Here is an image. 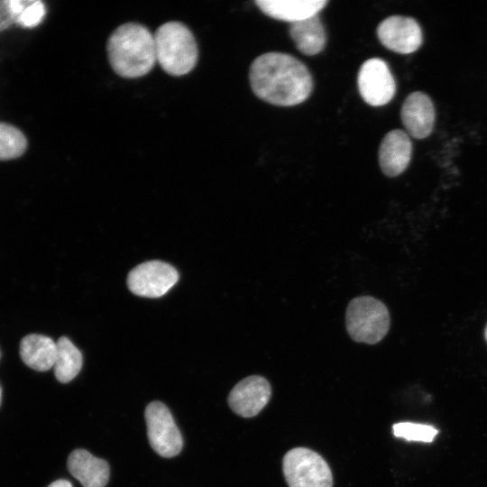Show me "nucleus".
<instances>
[{
  "label": "nucleus",
  "instance_id": "1a4fd4ad",
  "mask_svg": "<svg viewBox=\"0 0 487 487\" xmlns=\"http://www.w3.org/2000/svg\"><path fill=\"white\" fill-rule=\"evenodd\" d=\"M381 43L390 51L400 54L416 51L422 43V32L418 22L407 16L392 15L377 27Z\"/></svg>",
  "mask_w": 487,
  "mask_h": 487
},
{
  "label": "nucleus",
  "instance_id": "aec40b11",
  "mask_svg": "<svg viewBox=\"0 0 487 487\" xmlns=\"http://www.w3.org/2000/svg\"><path fill=\"white\" fill-rule=\"evenodd\" d=\"M45 6L42 2L26 0L23 11L16 18L15 23L27 28L37 26L45 15Z\"/></svg>",
  "mask_w": 487,
  "mask_h": 487
},
{
  "label": "nucleus",
  "instance_id": "4468645a",
  "mask_svg": "<svg viewBox=\"0 0 487 487\" xmlns=\"http://www.w3.org/2000/svg\"><path fill=\"white\" fill-rule=\"evenodd\" d=\"M326 0H256L255 4L266 15L289 23L308 19L327 5Z\"/></svg>",
  "mask_w": 487,
  "mask_h": 487
},
{
  "label": "nucleus",
  "instance_id": "39448f33",
  "mask_svg": "<svg viewBox=\"0 0 487 487\" xmlns=\"http://www.w3.org/2000/svg\"><path fill=\"white\" fill-rule=\"evenodd\" d=\"M282 471L289 487H333L326 461L307 447H295L283 456Z\"/></svg>",
  "mask_w": 487,
  "mask_h": 487
},
{
  "label": "nucleus",
  "instance_id": "20e7f679",
  "mask_svg": "<svg viewBox=\"0 0 487 487\" xmlns=\"http://www.w3.org/2000/svg\"><path fill=\"white\" fill-rule=\"evenodd\" d=\"M390 324L389 310L381 300L372 296H360L348 303L345 326L354 341L375 345L387 335Z\"/></svg>",
  "mask_w": 487,
  "mask_h": 487
},
{
  "label": "nucleus",
  "instance_id": "4be33fe9",
  "mask_svg": "<svg viewBox=\"0 0 487 487\" xmlns=\"http://www.w3.org/2000/svg\"><path fill=\"white\" fill-rule=\"evenodd\" d=\"M48 487H72V484L67 480L60 479L51 482Z\"/></svg>",
  "mask_w": 487,
  "mask_h": 487
},
{
  "label": "nucleus",
  "instance_id": "b1692460",
  "mask_svg": "<svg viewBox=\"0 0 487 487\" xmlns=\"http://www.w3.org/2000/svg\"><path fill=\"white\" fill-rule=\"evenodd\" d=\"M1 395H2V390H1V387H0V402H1Z\"/></svg>",
  "mask_w": 487,
  "mask_h": 487
},
{
  "label": "nucleus",
  "instance_id": "423d86ee",
  "mask_svg": "<svg viewBox=\"0 0 487 487\" xmlns=\"http://www.w3.org/2000/svg\"><path fill=\"white\" fill-rule=\"evenodd\" d=\"M147 436L152 448L161 456L170 458L182 449V436L167 406L158 400L145 408Z\"/></svg>",
  "mask_w": 487,
  "mask_h": 487
},
{
  "label": "nucleus",
  "instance_id": "9d476101",
  "mask_svg": "<svg viewBox=\"0 0 487 487\" xmlns=\"http://www.w3.org/2000/svg\"><path fill=\"white\" fill-rule=\"evenodd\" d=\"M271 396L268 380L261 375H251L240 381L228 395V405L238 416L252 418L260 413Z\"/></svg>",
  "mask_w": 487,
  "mask_h": 487
},
{
  "label": "nucleus",
  "instance_id": "f8f14e48",
  "mask_svg": "<svg viewBox=\"0 0 487 487\" xmlns=\"http://www.w3.org/2000/svg\"><path fill=\"white\" fill-rule=\"evenodd\" d=\"M412 153V143L409 134L400 129L389 132L379 148V164L388 177L401 174L408 167Z\"/></svg>",
  "mask_w": 487,
  "mask_h": 487
},
{
  "label": "nucleus",
  "instance_id": "ddd939ff",
  "mask_svg": "<svg viewBox=\"0 0 487 487\" xmlns=\"http://www.w3.org/2000/svg\"><path fill=\"white\" fill-rule=\"evenodd\" d=\"M67 466L83 487H105L109 480L110 468L107 462L85 449L72 451L68 457Z\"/></svg>",
  "mask_w": 487,
  "mask_h": 487
},
{
  "label": "nucleus",
  "instance_id": "9b49d317",
  "mask_svg": "<svg viewBox=\"0 0 487 487\" xmlns=\"http://www.w3.org/2000/svg\"><path fill=\"white\" fill-rule=\"evenodd\" d=\"M400 118L407 133L424 139L431 134L436 120L435 106L430 97L423 92H413L404 100Z\"/></svg>",
  "mask_w": 487,
  "mask_h": 487
},
{
  "label": "nucleus",
  "instance_id": "412c9836",
  "mask_svg": "<svg viewBox=\"0 0 487 487\" xmlns=\"http://www.w3.org/2000/svg\"><path fill=\"white\" fill-rule=\"evenodd\" d=\"M15 23L9 0H0V32Z\"/></svg>",
  "mask_w": 487,
  "mask_h": 487
},
{
  "label": "nucleus",
  "instance_id": "f03ea898",
  "mask_svg": "<svg viewBox=\"0 0 487 487\" xmlns=\"http://www.w3.org/2000/svg\"><path fill=\"white\" fill-rule=\"evenodd\" d=\"M107 53L113 69L121 77L144 76L156 61L154 37L142 24L119 26L107 41Z\"/></svg>",
  "mask_w": 487,
  "mask_h": 487
},
{
  "label": "nucleus",
  "instance_id": "6e6552de",
  "mask_svg": "<svg viewBox=\"0 0 487 487\" xmlns=\"http://www.w3.org/2000/svg\"><path fill=\"white\" fill-rule=\"evenodd\" d=\"M357 84L362 98L372 106L388 104L396 90L395 80L387 63L379 58H372L363 63Z\"/></svg>",
  "mask_w": 487,
  "mask_h": 487
},
{
  "label": "nucleus",
  "instance_id": "f3484780",
  "mask_svg": "<svg viewBox=\"0 0 487 487\" xmlns=\"http://www.w3.org/2000/svg\"><path fill=\"white\" fill-rule=\"evenodd\" d=\"M56 345L54 374L59 381L67 383L79 372L83 363L82 354L66 336L60 337Z\"/></svg>",
  "mask_w": 487,
  "mask_h": 487
},
{
  "label": "nucleus",
  "instance_id": "7ed1b4c3",
  "mask_svg": "<svg viewBox=\"0 0 487 487\" xmlns=\"http://www.w3.org/2000/svg\"><path fill=\"white\" fill-rule=\"evenodd\" d=\"M156 60L170 75L182 76L195 67L198 60L196 40L189 29L179 22L161 25L155 34Z\"/></svg>",
  "mask_w": 487,
  "mask_h": 487
},
{
  "label": "nucleus",
  "instance_id": "5701e85b",
  "mask_svg": "<svg viewBox=\"0 0 487 487\" xmlns=\"http://www.w3.org/2000/svg\"><path fill=\"white\" fill-rule=\"evenodd\" d=\"M484 335H485V339H486V342H487V325H486V327H485Z\"/></svg>",
  "mask_w": 487,
  "mask_h": 487
},
{
  "label": "nucleus",
  "instance_id": "f257e3e1",
  "mask_svg": "<svg viewBox=\"0 0 487 487\" xmlns=\"http://www.w3.org/2000/svg\"><path fill=\"white\" fill-rule=\"evenodd\" d=\"M249 79L255 96L279 106L299 105L313 90V78L306 65L281 52H268L251 64Z\"/></svg>",
  "mask_w": 487,
  "mask_h": 487
},
{
  "label": "nucleus",
  "instance_id": "6ab92c4d",
  "mask_svg": "<svg viewBox=\"0 0 487 487\" xmlns=\"http://www.w3.org/2000/svg\"><path fill=\"white\" fill-rule=\"evenodd\" d=\"M393 435L407 441L431 443L437 435V429L431 425L400 422L392 426Z\"/></svg>",
  "mask_w": 487,
  "mask_h": 487
},
{
  "label": "nucleus",
  "instance_id": "0eeeda50",
  "mask_svg": "<svg viewBox=\"0 0 487 487\" xmlns=\"http://www.w3.org/2000/svg\"><path fill=\"white\" fill-rule=\"evenodd\" d=\"M178 280L179 273L170 264L149 261L137 265L129 272L127 286L137 296L159 298L166 294Z\"/></svg>",
  "mask_w": 487,
  "mask_h": 487
},
{
  "label": "nucleus",
  "instance_id": "dca6fc26",
  "mask_svg": "<svg viewBox=\"0 0 487 487\" xmlns=\"http://www.w3.org/2000/svg\"><path fill=\"white\" fill-rule=\"evenodd\" d=\"M289 32L297 49L307 56L318 54L326 43V33L318 14L289 23Z\"/></svg>",
  "mask_w": 487,
  "mask_h": 487
},
{
  "label": "nucleus",
  "instance_id": "a211bd4d",
  "mask_svg": "<svg viewBox=\"0 0 487 487\" xmlns=\"http://www.w3.org/2000/svg\"><path fill=\"white\" fill-rule=\"evenodd\" d=\"M26 148V137L18 128L0 123V161L18 158L24 153Z\"/></svg>",
  "mask_w": 487,
  "mask_h": 487
},
{
  "label": "nucleus",
  "instance_id": "2eb2a0df",
  "mask_svg": "<svg viewBox=\"0 0 487 487\" xmlns=\"http://www.w3.org/2000/svg\"><path fill=\"white\" fill-rule=\"evenodd\" d=\"M19 351L23 362L35 371L45 372L54 366L57 345L49 336L27 335L21 340Z\"/></svg>",
  "mask_w": 487,
  "mask_h": 487
}]
</instances>
